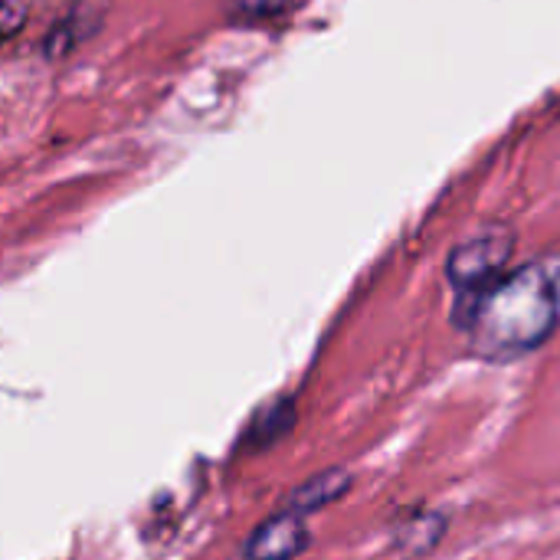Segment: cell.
<instances>
[{"label": "cell", "instance_id": "cell-1", "mask_svg": "<svg viewBox=\"0 0 560 560\" xmlns=\"http://www.w3.org/2000/svg\"><path fill=\"white\" fill-rule=\"evenodd\" d=\"M560 285L548 266H522L489 289L463 299V328L472 348L492 361H512L538 351L558 328Z\"/></svg>", "mask_w": 560, "mask_h": 560}, {"label": "cell", "instance_id": "cell-2", "mask_svg": "<svg viewBox=\"0 0 560 560\" xmlns=\"http://www.w3.org/2000/svg\"><path fill=\"white\" fill-rule=\"evenodd\" d=\"M512 253H515V233L509 226H486L450 253L446 276L463 299H472L505 276Z\"/></svg>", "mask_w": 560, "mask_h": 560}, {"label": "cell", "instance_id": "cell-3", "mask_svg": "<svg viewBox=\"0 0 560 560\" xmlns=\"http://www.w3.org/2000/svg\"><path fill=\"white\" fill-rule=\"evenodd\" d=\"M308 541L312 535H308L305 515L285 509L249 535L243 548V560H295L308 548Z\"/></svg>", "mask_w": 560, "mask_h": 560}, {"label": "cell", "instance_id": "cell-4", "mask_svg": "<svg viewBox=\"0 0 560 560\" xmlns=\"http://www.w3.org/2000/svg\"><path fill=\"white\" fill-rule=\"evenodd\" d=\"M351 489V476L345 469H328L308 482H302L292 499H289V509L299 512V515H308V512H318V509H328L331 502H338L345 492Z\"/></svg>", "mask_w": 560, "mask_h": 560}, {"label": "cell", "instance_id": "cell-5", "mask_svg": "<svg viewBox=\"0 0 560 560\" xmlns=\"http://www.w3.org/2000/svg\"><path fill=\"white\" fill-rule=\"evenodd\" d=\"M443 532H446V518H440V515H420V518H413V522L404 528L400 545H404L410 555H427L430 548L440 545Z\"/></svg>", "mask_w": 560, "mask_h": 560}, {"label": "cell", "instance_id": "cell-6", "mask_svg": "<svg viewBox=\"0 0 560 560\" xmlns=\"http://www.w3.org/2000/svg\"><path fill=\"white\" fill-rule=\"evenodd\" d=\"M295 0H226V10L233 20H243V23H253V20H269V16H279L292 7Z\"/></svg>", "mask_w": 560, "mask_h": 560}, {"label": "cell", "instance_id": "cell-7", "mask_svg": "<svg viewBox=\"0 0 560 560\" xmlns=\"http://www.w3.org/2000/svg\"><path fill=\"white\" fill-rule=\"evenodd\" d=\"M23 23H26V7L20 0H0V46L13 39Z\"/></svg>", "mask_w": 560, "mask_h": 560}]
</instances>
